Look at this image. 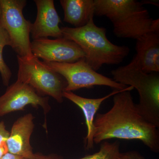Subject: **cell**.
<instances>
[{
    "label": "cell",
    "mask_w": 159,
    "mask_h": 159,
    "mask_svg": "<svg viewBox=\"0 0 159 159\" xmlns=\"http://www.w3.org/2000/svg\"><path fill=\"white\" fill-rule=\"evenodd\" d=\"M94 126V144L113 139L139 140L153 152H159L158 128L142 116L130 91L114 95L111 108L96 114Z\"/></svg>",
    "instance_id": "1"
},
{
    "label": "cell",
    "mask_w": 159,
    "mask_h": 159,
    "mask_svg": "<svg viewBox=\"0 0 159 159\" xmlns=\"http://www.w3.org/2000/svg\"><path fill=\"white\" fill-rule=\"evenodd\" d=\"M63 36L76 43L85 54L87 63L97 71L103 65H118L128 56L130 49L110 41L107 30L95 25L92 18L85 25L80 28H61Z\"/></svg>",
    "instance_id": "2"
},
{
    "label": "cell",
    "mask_w": 159,
    "mask_h": 159,
    "mask_svg": "<svg viewBox=\"0 0 159 159\" xmlns=\"http://www.w3.org/2000/svg\"><path fill=\"white\" fill-rule=\"evenodd\" d=\"M95 15L105 16L113 26L114 34L119 38L138 39L150 30L153 20L136 0H94Z\"/></svg>",
    "instance_id": "3"
},
{
    "label": "cell",
    "mask_w": 159,
    "mask_h": 159,
    "mask_svg": "<svg viewBox=\"0 0 159 159\" xmlns=\"http://www.w3.org/2000/svg\"><path fill=\"white\" fill-rule=\"evenodd\" d=\"M116 82L136 89L139 95L137 104L140 113L152 124L159 127V77L157 73L143 72L135 55L128 64L111 72Z\"/></svg>",
    "instance_id": "4"
},
{
    "label": "cell",
    "mask_w": 159,
    "mask_h": 159,
    "mask_svg": "<svg viewBox=\"0 0 159 159\" xmlns=\"http://www.w3.org/2000/svg\"><path fill=\"white\" fill-rule=\"evenodd\" d=\"M17 80L30 86L40 96H50L59 103L63 102V93L67 84L62 76L34 55H17Z\"/></svg>",
    "instance_id": "5"
},
{
    "label": "cell",
    "mask_w": 159,
    "mask_h": 159,
    "mask_svg": "<svg viewBox=\"0 0 159 159\" xmlns=\"http://www.w3.org/2000/svg\"><path fill=\"white\" fill-rule=\"evenodd\" d=\"M26 4L25 0H0V23L9 34L11 48L17 56L22 57L33 55L30 37L32 23L23 14Z\"/></svg>",
    "instance_id": "6"
},
{
    "label": "cell",
    "mask_w": 159,
    "mask_h": 159,
    "mask_svg": "<svg viewBox=\"0 0 159 159\" xmlns=\"http://www.w3.org/2000/svg\"><path fill=\"white\" fill-rule=\"evenodd\" d=\"M43 62L65 80L67 84L64 92H73L94 86H106L117 90L125 89L129 87L97 73L84 57L73 63Z\"/></svg>",
    "instance_id": "7"
},
{
    "label": "cell",
    "mask_w": 159,
    "mask_h": 159,
    "mask_svg": "<svg viewBox=\"0 0 159 159\" xmlns=\"http://www.w3.org/2000/svg\"><path fill=\"white\" fill-rule=\"evenodd\" d=\"M32 54L45 62L73 63L85 57V54L76 43L63 37L33 40Z\"/></svg>",
    "instance_id": "8"
},
{
    "label": "cell",
    "mask_w": 159,
    "mask_h": 159,
    "mask_svg": "<svg viewBox=\"0 0 159 159\" xmlns=\"http://www.w3.org/2000/svg\"><path fill=\"white\" fill-rule=\"evenodd\" d=\"M48 101V97L40 96L30 86L17 80L0 97V117L23 110L28 105L41 107L46 115L51 109Z\"/></svg>",
    "instance_id": "9"
},
{
    "label": "cell",
    "mask_w": 159,
    "mask_h": 159,
    "mask_svg": "<svg viewBox=\"0 0 159 159\" xmlns=\"http://www.w3.org/2000/svg\"><path fill=\"white\" fill-rule=\"evenodd\" d=\"M37 9V16L32 24L31 31L33 40L63 37L59 24L61 20L53 0H34Z\"/></svg>",
    "instance_id": "10"
},
{
    "label": "cell",
    "mask_w": 159,
    "mask_h": 159,
    "mask_svg": "<svg viewBox=\"0 0 159 159\" xmlns=\"http://www.w3.org/2000/svg\"><path fill=\"white\" fill-rule=\"evenodd\" d=\"M136 56L143 72H159V20H154L148 32L137 39Z\"/></svg>",
    "instance_id": "11"
},
{
    "label": "cell",
    "mask_w": 159,
    "mask_h": 159,
    "mask_svg": "<svg viewBox=\"0 0 159 159\" xmlns=\"http://www.w3.org/2000/svg\"><path fill=\"white\" fill-rule=\"evenodd\" d=\"M34 117L31 113L24 115L14 122L6 142L8 152L26 159H33L35 154L30 143L34 127Z\"/></svg>",
    "instance_id": "12"
},
{
    "label": "cell",
    "mask_w": 159,
    "mask_h": 159,
    "mask_svg": "<svg viewBox=\"0 0 159 159\" xmlns=\"http://www.w3.org/2000/svg\"><path fill=\"white\" fill-rule=\"evenodd\" d=\"M131 86H129L125 89H115L111 93L105 97L97 99H91L80 97L72 92H64L63 98L69 99L74 104L79 107L82 111L85 117L86 125L87 129V135L84 138V145L86 150L93 148L94 143V121L96 114L101 104L104 100L112 96L125 90L132 91L134 89Z\"/></svg>",
    "instance_id": "13"
},
{
    "label": "cell",
    "mask_w": 159,
    "mask_h": 159,
    "mask_svg": "<svg viewBox=\"0 0 159 159\" xmlns=\"http://www.w3.org/2000/svg\"><path fill=\"white\" fill-rule=\"evenodd\" d=\"M64 21L80 28L85 25L95 15L94 0H60Z\"/></svg>",
    "instance_id": "14"
},
{
    "label": "cell",
    "mask_w": 159,
    "mask_h": 159,
    "mask_svg": "<svg viewBox=\"0 0 159 159\" xmlns=\"http://www.w3.org/2000/svg\"><path fill=\"white\" fill-rule=\"evenodd\" d=\"M11 39L9 34L0 23V74L3 84L6 86H9L12 74L9 67L4 61L3 51L6 46L11 47Z\"/></svg>",
    "instance_id": "15"
},
{
    "label": "cell",
    "mask_w": 159,
    "mask_h": 159,
    "mask_svg": "<svg viewBox=\"0 0 159 159\" xmlns=\"http://www.w3.org/2000/svg\"><path fill=\"white\" fill-rule=\"evenodd\" d=\"M120 143L105 141L100 145L99 151L78 159H117L120 153Z\"/></svg>",
    "instance_id": "16"
},
{
    "label": "cell",
    "mask_w": 159,
    "mask_h": 159,
    "mask_svg": "<svg viewBox=\"0 0 159 159\" xmlns=\"http://www.w3.org/2000/svg\"><path fill=\"white\" fill-rule=\"evenodd\" d=\"M117 159H145L141 154L136 151H130L126 152H120Z\"/></svg>",
    "instance_id": "17"
},
{
    "label": "cell",
    "mask_w": 159,
    "mask_h": 159,
    "mask_svg": "<svg viewBox=\"0 0 159 159\" xmlns=\"http://www.w3.org/2000/svg\"><path fill=\"white\" fill-rule=\"evenodd\" d=\"M10 135V132L7 130L5 123L0 122V147L6 145V142Z\"/></svg>",
    "instance_id": "18"
},
{
    "label": "cell",
    "mask_w": 159,
    "mask_h": 159,
    "mask_svg": "<svg viewBox=\"0 0 159 159\" xmlns=\"http://www.w3.org/2000/svg\"><path fill=\"white\" fill-rule=\"evenodd\" d=\"M33 159H60L59 157L54 155H43L40 154H35Z\"/></svg>",
    "instance_id": "19"
},
{
    "label": "cell",
    "mask_w": 159,
    "mask_h": 159,
    "mask_svg": "<svg viewBox=\"0 0 159 159\" xmlns=\"http://www.w3.org/2000/svg\"><path fill=\"white\" fill-rule=\"evenodd\" d=\"M0 159H26L22 157L10 153V152H7V153L5 154Z\"/></svg>",
    "instance_id": "20"
},
{
    "label": "cell",
    "mask_w": 159,
    "mask_h": 159,
    "mask_svg": "<svg viewBox=\"0 0 159 159\" xmlns=\"http://www.w3.org/2000/svg\"><path fill=\"white\" fill-rule=\"evenodd\" d=\"M7 152H8V151L6 145L0 147V159Z\"/></svg>",
    "instance_id": "21"
},
{
    "label": "cell",
    "mask_w": 159,
    "mask_h": 159,
    "mask_svg": "<svg viewBox=\"0 0 159 159\" xmlns=\"http://www.w3.org/2000/svg\"><path fill=\"white\" fill-rule=\"evenodd\" d=\"M1 14H2V9H1V6L0 5V19H1Z\"/></svg>",
    "instance_id": "22"
}]
</instances>
